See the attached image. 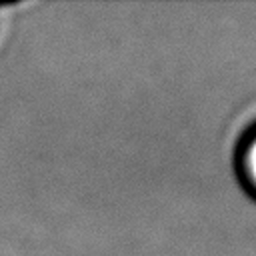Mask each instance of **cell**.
<instances>
[{
  "mask_svg": "<svg viewBox=\"0 0 256 256\" xmlns=\"http://www.w3.org/2000/svg\"><path fill=\"white\" fill-rule=\"evenodd\" d=\"M240 164H242L244 178H246L248 184L256 190V132L252 134V138H250V140L246 142V146L242 148Z\"/></svg>",
  "mask_w": 256,
  "mask_h": 256,
  "instance_id": "obj_1",
  "label": "cell"
}]
</instances>
